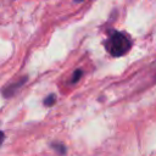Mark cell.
I'll list each match as a JSON object with an SVG mask.
<instances>
[{"label":"cell","mask_w":156,"mask_h":156,"mask_svg":"<svg viewBox=\"0 0 156 156\" xmlns=\"http://www.w3.org/2000/svg\"><path fill=\"white\" fill-rule=\"evenodd\" d=\"M130 40L123 33L113 32L106 43V49L112 56H122L130 49Z\"/></svg>","instance_id":"cell-1"},{"label":"cell","mask_w":156,"mask_h":156,"mask_svg":"<svg viewBox=\"0 0 156 156\" xmlns=\"http://www.w3.org/2000/svg\"><path fill=\"white\" fill-rule=\"evenodd\" d=\"M55 101H56V96H55L54 94H51V95H49V96L44 100V105H45V106H51V105L55 104Z\"/></svg>","instance_id":"cell-2"},{"label":"cell","mask_w":156,"mask_h":156,"mask_svg":"<svg viewBox=\"0 0 156 156\" xmlns=\"http://www.w3.org/2000/svg\"><path fill=\"white\" fill-rule=\"evenodd\" d=\"M83 74V72H82V69H77L76 72H74V74H73V78H72V82L74 83V82H77L78 79H79V77Z\"/></svg>","instance_id":"cell-3"},{"label":"cell","mask_w":156,"mask_h":156,"mask_svg":"<svg viewBox=\"0 0 156 156\" xmlns=\"http://www.w3.org/2000/svg\"><path fill=\"white\" fill-rule=\"evenodd\" d=\"M4 138H5V135H4V133L2 132H0V144L4 141Z\"/></svg>","instance_id":"cell-4"}]
</instances>
